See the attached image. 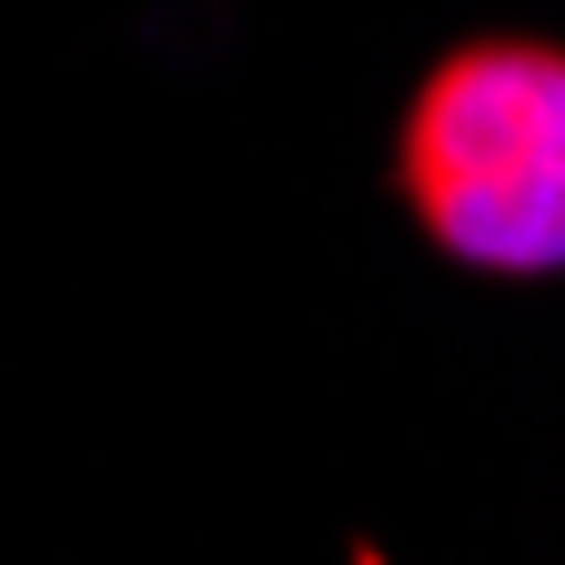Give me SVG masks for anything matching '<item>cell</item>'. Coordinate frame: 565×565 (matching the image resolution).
Instances as JSON below:
<instances>
[{
    "label": "cell",
    "mask_w": 565,
    "mask_h": 565,
    "mask_svg": "<svg viewBox=\"0 0 565 565\" xmlns=\"http://www.w3.org/2000/svg\"><path fill=\"white\" fill-rule=\"evenodd\" d=\"M394 182L465 273H565V41H455L404 102Z\"/></svg>",
    "instance_id": "6da1fadb"
}]
</instances>
